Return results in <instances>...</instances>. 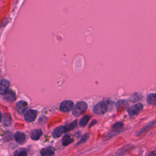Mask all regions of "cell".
Here are the masks:
<instances>
[{"mask_svg": "<svg viewBox=\"0 0 156 156\" xmlns=\"http://www.w3.org/2000/svg\"><path fill=\"white\" fill-rule=\"evenodd\" d=\"M37 115V112L35 110H30L25 113L24 118L27 122H30L34 121Z\"/></svg>", "mask_w": 156, "mask_h": 156, "instance_id": "cell-5", "label": "cell"}, {"mask_svg": "<svg viewBox=\"0 0 156 156\" xmlns=\"http://www.w3.org/2000/svg\"><path fill=\"white\" fill-rule=\"evenodd\" d=\"M3 122L4 123L5 125H7V122H9V124L10 123V116H8V115L5 114L4 116V120H3Z\"/></svg>", "mask_w": 156, "mask_h": 156, "instance_id": "cell-18", "label": "cell"}, {"mask_svg": "<svg viewBox=\"0 0 156 156\" xmlns=\"http://www.w3.org/2000/svg\"><path fill=\"white\" fill-rule=\"evenodd\" d=\"M40 153L42 156H52L54 153V150L52 147H48L41 149Z\"/></svg>", "mask_w": 156, "mask_h": 156, "instance_id": "cell-11", "label": "cell"}, {"mask_svg": "<svg viewBox=\"0 0 156 156\" xmlns=\"http://www.w3.org/2000/svg\"><path fill=\"white\" fill-rule=\"evenodd\" d=\"M148 156H156V150L151 152Z\"/></svg>", "mask_w": 156, "mask_h": 156, "instance_id": "cell-20", "label": "cell"}, {"mask_svg": "<svg viewBox=\"0 0 156 156\" xmlns=\"http://www.w3.org/2000/svg\"><path fill=\"white\" fill-rule=\"evenodd\" d=\"M4 98L8 101H13L15 99V94L13 91L10 90L5 94Z\"/></svg>", "mask_w": 156, "mask_h": 156, "instance_id": "cell-12", "label": "cell"}, {"mask_svg": "<svg viewBox=\"0 0 156 156\" xmlns=\"http://www.w3.org/2000/svg\"><path fill=\"white\" fill-rule=\"evenodd\" d=\"M65 132H66L65 126H59V127H56V128L54 130V131H53V132H52V136H53L54 138H58V137H59L63 133H65Z\"/></svg>", "mask_w": 156, "mask_h": 156, "instance_id": "cell-8", "label": "cell"}, {"mask_svg": "<svg viewBox=\"0 0 156 156\" xmlns=\"http://www.w3.org/2000/svg\"><path fill=\"white\" fill-rule=\"evenodd\" d=\"M42 135V131L40 129H35L30 132V136L34 140H37Z\"/></svg>", "mask_w": 156, "mask_h": 156, "instance_id": "cell-10", "label": "cell"}, {"mask_svg": "<svg viewBox=\"0 0 156 156\" xmlns=\"http://www.w3.org/2000/svg\"><path fill=\"white\" fill-rule=\"evenodd\" d=\"M1 119H2V115H1V113L0 112V122L1 121Z\"/></svg>", "mask_w": 156, "mask_h": 156, "instance_id": "cell-22", "label": "cell"}, {"mask_svg": "<svg viewBox=\"0 0 156 156\" xmlns=\"http://www.w3.org/2000/svg\"><path fill=\"white\" fill-rule=\"evenodd\" d=\"M14 138L16 141L20 144H23L26 141V136L24 133L21 132H17L14 135Z\"/></svg>", "mask_w": 156, "mask_h": 156, "instance_id": "cell-9", "label": "cell"}, {"mask_svg": "<svg viewBox=\"0 0 156 156\" xmlns=\"http://www.w3.org/2000/svg\"><path fill=\"white\" fill-rule=\"evenodd\" d=\"M142 108L143 104L141 103H138L128 109V113L130 116L134 117L138 114Z\"/></svg>", "mask_w": 156, "mask_h": 156, "instance_id": "cell-3", "label": "cell"}, {"mask_svg": "<svg viewBox=\"0 0 156 156\" xmlns=\"http://www.w3.org/2000/svg\"><path fill=\"white\" fill-rule=\"evenodd\" d=\"M27 108V103L24 101H19L16 105V112L20 115L23 114L24 112H26Z\"/></svg>", "mask_w": 156, "mask_h": 156, "instance_id": "cell-6", "label": "cell"}, {"mask_svg": "<svg viewBox=\"0 0 156 156\" xmlns=\"http://www.w3.org/2000/svg\"><path fill=\"white\" fill-rule=\"evenodd\" d=\"M88 138V134H85V135L82 137V138L80 139V141H79L77 144H80V143H82L85 142V141L87 140Z\"/></svg>", "mask_w": 156, "mask_h": 156, "instance_id": "cell-19", "label": "cell"}, {"mask_svg": "<svg viewBox=\"0 0 156 156\" xmlns=\"http://www.w3.org/2000/svg\"><path fill=\"white\" fill-rule=\"evenodd\" d=\"M96 120H93L92 122H91V123L90 124V126H89V127H91L92 126H93L94 124H96Z\"/></svg>", "mask_w": 156, "mask_h": 156, "instance_id": "cell-21", "label": "cell"}, {"mask_svg": "<svg viewBox=\"0 0 156 156\" xmlns=\"http://www.w3.org/2000/svg\"><path fill=\"white\" fill-rule=\"evenodd\" d=\"M87 108V105L85 102H79L77 103L73 108V114L75 116L82 115Z\"/></svg>", "mask_w": 156, "mask_h": 156, "instance_id": "cell-2", "label": "cell"}, {"mask_svg": "<svg viewBox=\"0 0 156 156\" xmlns=\"http://www.w3.org/2000/svg\"><path fill=\"white\" fill-rule=\"evenodd\" d=\"M147 101L149 104L153 105H156V94L153 93V94H149L147 97Z\"/></svg>", "mask_w": 156, "mask_h": 156, "instance_id": "cell-13", "label": "cell"}, {"mask_svg": "<svg viewBox=\"0 0 156 156\" xmlns=\"http://www.w3.org/2000/svg\"><path fill=\"white\" fill-rule=\"evenodd\" d=\"M108 105L109 102L108 101H102L94 107L93 112L97 115H102L108 110Z\"/></svg>", "mask_w": 156, "mask_h": 156, "instance_id": "cell-1", "label": "cell"}, {"mask_svg": "<svg viewBox=\"0 0 156 156\" xmlns=\"http://www.w3.org/2000/svg\"><path fill=\"white\" fill-rule=\"evenodd\" d=\"M9 82L6 79H2L0 82V94H5L9 88Z\"/></svg>", "mask_w": 156, "mask_h": 156, "instance_id": "cell-7", "label": "cell"}, {"mask_svg": "<svg viewBox=\"0 0 156 156\" xmlns=\"http://www.w3.org/2000/svg\"><path fill=\"white\" fill-rule=\"evenodd\" d=\"M14 156H27V151L23 148H21L14 153Z\"/></svg>", "mask_w": 156, "mask_h": 156, "instance_id": "cell-15", "label": "cell"}, {"mask_svg": "<svg viewBox=\"0 0 156 156\" xmlns=\"http://www.w3.org/2000/svg\"><path fill=\"white\" fill-rule=\"evenodd\" d=\"M122 126H123V124L121 122H116L115 123L113 126H112V129L113 130H120L122 128Z\"/></svg>", "mask_w": 156, "mask_h": 156, "instance_id": "cell-17", "label": "cell"}, {"mask_svg": "<svg viewBox=\"0 0 156 156\" xmlns=\"http://www.w3.org/2000/svg\"><path fill=\"white\" fill-rule=\"evenodd\" d=\"M73 102L71 101H64L60 105V110L63 112H68L73 108Z\"/></svg>", "mask_w": 156, "mask_h": 156, "instance_id": "cell-4", "label": "cell"}, {"mask_svg": "<svg viewBox=\"0 0 156 156\" xmlns=\"http://www.w3.org/2000/svg\"><path fill=\"white\" fill-rule=\"evenodd\" d=\"M73 139L70 137L69 135H66L65 136H63V138H62V144L64 146H67L69 144H70L71 143L73 142Z\"/></svg>", "mask_w": 156, "mask_h": 156, "instance_id": "cell-14", "label": "cell"}, {"mask_svg": "<svg viewBox=\"0 0 156 156\" xmlns=\"http://www.w3.org/2000/svg\"><path fill=\"white\" fill-rule=\"evenodd\" d=\"M89 119H90V116H89L85 115V116H83L82 118V119H80V122H79L80 126H82V127H83V126H86L87 124L88 123Z\"/></svg>", "mask_w": 156, "mask_h": 156, "instance_id": "cell-16", "label": "cell"}]
</instances>
